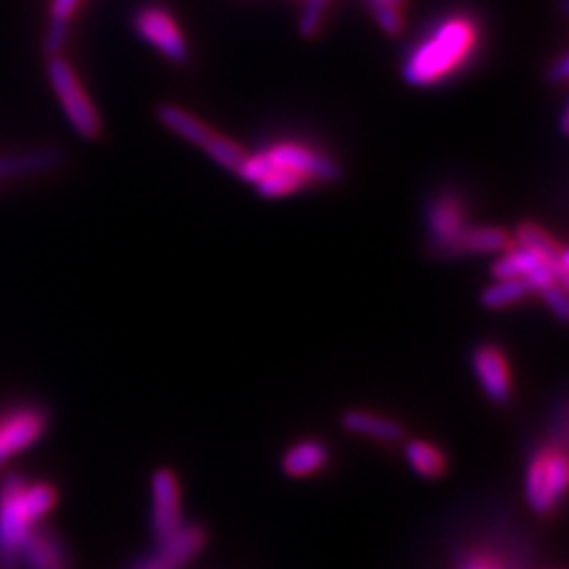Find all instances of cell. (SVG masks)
Instances as JSON below:
<instances>
[{
  "instance_id": "6da1fadb",
  "label": "cell",
  "mask_w": 569,
  "mask_h": 569,
  "mask_svg": "<svg viewBox=\"0 0 569 569\" xmlns=\"http://www.w3.org/2000/svg\"><path fill=\"white\" fill-rule=\"evenodd\" d=\"M479 44V26L470 16L453 13L437 21L407 53L401 74L411 87L427 89L467 66Z\"/></svg>"
},
{
  "instance_id": "7a4b0ae2",
  "label": "cell",
  "mask_w": 569,
  "mask_h": 569,
  "mask_svg": "<svg viewBox=\"0 0 569 569\" xmlns=\"http://www.w3.org/2000/svg\"><path fill=\"white\" fill-rule=\"evenodd\" d=\"M60 491L49 481L9 475L0 481V569H20V549L28 533L53 512Z\"/></svg>"
},
{
  "instance_id": "3957f363",
  "label": "cell",
  "mask_w": 569,
  "mask_h": 569,
  "mask_svg": "<svg viewBox=\"0 0 569 569\" xmlns=\"http://www.w3.org/2000/svg\"><path fill=\"white\" fill-rule=\"evenodd\" d=\"M47 74L74 131L84 140H98L102 136V117L84 91L72 63L61 56H51L47 61Z\"/></svg>"
},
{
  "instance_id": "277c9868",
  "label": "cell",
  "mask_w": 569,
  "mask_h": 569,
  "mask_svg": "<svg viewBox=\"0 0 569 569\" xmlns=\"http://www.w3.org/2000/svg\"><path fill=\"white\" fill-rule=\"evenodd\" d=\"M568 488V456L561 448H542L526 470V498L536 512L555 509Z\"/></svg>"
},
{
  "instance_id": "5b68a950",
  "label": "cell",
  "mask_w": 569,
  "mask_h": 569,
  "mask_svg": "<svg viewBox=\"0 0 569 569\" xmlns=\"http://www.w3.org/2000/svg\"><path fill=\"white\" fill-rule=\"evenodd\" d=\"M133 28L138 37L154 47L163 58L183 63L190 56V47L176 18L161 4H143L133 13Z\"/></svg>"
},
{
  "instance_id": "8992f818",
  "label": "cell",
  "mask_w": 569,
  "mask_h": 569,
  "mask_svg": "<svg viewBox=\"0 0 569 569\" xmlns=\"http://www.w3.org/2000/svg\"><path fill=\"white\" fill-rule=\"evenodd\" d=\"M266 161L274 167L287 169L306 182H336L342 176L340 164L323 152L298 142H279L260 150Z\"/></svg>"
},
{
  "instance_id": "52a82bcc",
  "label": "cell",
  "mask_w": 569,
  "mask_h": 569,
  "mask_svg": "<svg viewBox=\"0 0 569 569\" xmlns=\"http://www.w3.org/2000/svg\"><path fill=\"white\" fill-rule=\"evenodd\" d=\"M49 413L39 406H18L0 413V467L41 441Z\"/></svg>"
},
{
  "instance_id": "ba28073f",
  "label": "cell",
  "mask_w": 569,
  "mask_h": 569,
  "mask_svg": "<svg viewBox=\"0 0 569 569\" xmlns=\"http://www.w3.org/2000/svg\"><path fill=\"white\" fill-rule=\"evenodd\" d=\"M152 491V533L157 542H164L182 529V493L173 470L159 468L150 479Z\"/></svg>"
},
{
  "instance_id": "9c48e42d",
  "label": "cell",
  "mask_w": 569,
  "mask_h": 569,
  "mask_svg": "<svg viewBox=\"0 0 569 569\" xmlns=\"http://www.w3.org/2000/svg\"><path fill=\"white\" fill-rule=\"evenodd\" d=\"M496 279H526L533 291H542L549 284L559 283L555 268L536 251L517 244L505 249L502 256L491 266Z\"/></svg>"
},
{
  "instance_id": "30bf717a",
  "label": "cell",
  "mask_w": 569,
  "mask_h": 569,
  "mask_svg": "<svg viewBox=\"0 0 569 569\" xmlns=\"http://www.w3.org/2000/svg\"><path fill=\"white\" fill-rule=\"evenodd\" d=\"M472 371L483 392L498 406H507L512 397V373L507 355L498 346H479L472 352Z\"/></svg>"
},
{
  "instance_id": "8fae6325",
  "label": "cell",
  "mask_w": 569,
  "mask_h": 569,
  "mask_svg": "<svg viewBox=\"0 0 569 569\" xmlns=\"http://www.w3.org/2000/svg\"><path fill=\"white\" fill-rule=\"evenodd\" d=\"M207 536L199 526H182L169 540L159 542V549L138 561L131 569H182L203 550Z\"/></svg>"
},
{
  "instance_id": "7c38bea8",
  "label": "cell",
  "mask_w": 569,
  "mask_h": 569,
  "mask_svg": "<svg viewBox=\"0 0 569 569\" xmlns=\"http://www.w3.org/2000/svg\"><path fill=\"white\" fill-rule=\"evenodd\" d=\"M427 222L428 232L437 247L448 253H456L458 241L468 228L467 209L460 203V199L451 194L435 199L428 207Z\"/></svg>"
},
{
  "instance_id": "4fadbf2b",
  "label": "cell",
  "mask_w": 569,
  "mask_h": 569,
  "mask_svg": "<svg viewBox=\"0 0 569 569\" xmlns=\"http://www.w3.org/2000/svg\"><path fill=\"white\" fill-rule=\"evenodd\" d=\"M20 569H70V555L63 540L44 523L37 526L21 545Z\"/></svg>"
},
{
  "instance_id": "5bb4252c",
  "label": "cell",
  "mask_w": 569,
  "mask_h": 569,
  "mask_svg": "<svg viewBox=\"0 0 569 569\" xmlns=\"http://www.w3.org/2000/svg\"><path fill=\"white\" fill-rule=\"evenodd\" d=\"M517 244L528 247L531 251L540 253V256L555 268L559 283L568 287V249L559 243L557 239H552L545 228H540L538 224H531V222L519 226V228H517Z\"/></svg>"
},
{
  "instance_id": "9a60e30c",
  "label": "cell",
  "mask_w": 569,
  "mask_h": 569,
  "mask_svg": "<svg viewBox=\"0 0 569 569\" xmlns=\"http://www.w3.org/2000/svg\"><path fill=\"white\" fill-rule=\"evenodd\" d=\"M342 427L348 432L371 437L378 441H388V443H397V441L406 439V430L397 420H390V418L371 413V411H361V409L346 411L342 416Z\"/></svg>"
},
{
  "instance_id": "2e32d148",
  "label": "cell",
  "mask_w": 569,
  "mask_h": 569,
  "mask_svg": "<svg viewBox=\"0 0 569 569\" xmlns=\"http://www.w3.org/2000/svg\"><path fill=\"white\" fill-rule=\"evenodd\" d=\"M329 460V451L321 441L306 439L296 443L293 448L287 449L283 456V470L287 477L293 479H306L326 467Z\"/></svg>"
},
{
  "instance_id": "e0dca14e",
  "label": "cell",
  "mask_w": 569,
  "mask_h": 569,
  "mask_svg": "<svg viewBox=\"0 0 569 569\" xmlns=\"http://www.w3.org/2000/svg\"><path fill=\"white\" fill-rule=\"evenodd\" d=\"M157 117L169 131H173L176 136H180L182 140L194 143V146H203L204 140L211 133V129L199 117L190 114L188 110H183L180 106H173V103H161L157 108Z\"/></svg>"
},
{
  "instance_id": "ac0fdd59",
  "label": "cell",
  "mask_w": 569,
  "mask_h": 569,
  "mask_svg": "<svg viewBox=\"0 0 569 569\" xmlns=\"http://www.w3.org/2000/svg\"><path fill=\"white\" fill-rule=\"evenodd\" d=\"M82 0H51L49 4V28L44 37L47 56H61L63 44L68 41V30L72 18L77 16Z\"/></svg>"
},
{
  "instance_id": "d6986e66",
  "label": "cell",
  "mask_w": 569,
  "mask_h": 569,
  "mask_svg": "<svg viewBox=\"0 0 569 569\" xmlns=\"http://www.w3.org/2000/svg\"><path fill=\"white\" fill-rule=\"evenodd\" d=\"M509 244L510 237L502 228L468 226L458 241L456 253H502Z\"/></svg>"
},
{
  "instance_id": "ffe728a7",
  "label": "cell",
  "mask_w": 569,
  "mask_h": 569,
  "mask_svg": "<svg viewBox=\"0 0 569 569\" xmlns=\"http://www.w3.org/2000/svg\"><path fill=\"white\" fill-rule=\"evenodd\" d=\"M406 458L413 472L425 479H439L448 470L446 453L428 441H407Z\"/></svg>"
},
{
  "instance_id": "44dd1931",
  "label": "cell",
  "mask_w": 569,
  "mask_h": 569,
  "mask_svg": "<svg viewBox=\"0 0 569 569\" xmlns=\"http://www.w3.org/2000/svg\"><path fill=\"white\" fill-rule=\"evenodd\" d=\"M531 293L533 289L526 279H496V283L483 289L481 305L489 310H500L526 300Z\"/></svg>"
},
{
  "instance_id": "7402d4cb",
  "label": "cell",
  "mask_w": 569,
  "mask_h": 569,
  "mask_svg": "<svg viewBox=\"0 0 569 569\" xmlns=\"http://www.w3.org/2000/svg\"><path fill=\"white\" fill-rule=\"evenodd\" d=\"M201 148H204V152L209 154L211 161H216L228 171H239L244 157H247V152L239 143L232 142L230 138H226L222 133H216V131L209 133V138L204 140Z\"/></svg>"
},
{
  "instance_id": "603a6c76",
  "label": "cell",
  "mask_w": 569,
  "mask_h": 569,
  "mask_svg": "<svg viewBox=\"0 0 569 569\" xmlns=\"http://www.w3.org/2000/svg\"><path fill=\"white\" fill-rule=\"evenodd\" d=\"M58 157H60L58 152H51V150H41V152H30V154H23V157L0 159V178L49 169L51 164L58 161Z\"/></svg>"
},
{
  "instance_id": "cb8c5ba5",
  "label": "cell",
  "mask_w": 569,
  "mask_h": 569,
  "mask_svg": "<svg viewBox=\"0 0 569 569\" xmlns=\"http://www.w3.org/2000/svg\"><path fill=\"white\" fill-rule=\"evenodd\" d=\"M327 0H305L302 13H300V34L305 39H315L326 21Z\"/></svg>"
},
{
  "instance_id": "d4e9b609",
  "label": "cell",
  "mask_w": 569,
  "mask_h": 569,
  "mask_svg": "<svg viewBox=\"0 0 569 569\" xmlns=\"http://www.w3.org/2000/svg\"><path fill=\"white\" fill-rule=\"evenodd\" d=\"M545 302L550 308V312L559 319V321H568L569 317V300L566 293V284L552 283L540 291Z\"/></svg>"
},
{
  "instance_id": "484cf974",
  "label": "cell",
  "mask_w": 569,
  "mask_h": 569,
  "mask_svg": "<svg viewBox=\"0 0 569 569\" xmlns=\"http://www.w3.org/2000/svg\"><path fill=\"white\" fill-rule=\"evenodd\" d=\"M569 77V58L563 53L559 60L555 61L549 68V81L566 82Z\"/></svg>"
},
{
  "instance_id": "4316f807",
  "label": "cell",
  "mask_w": 569,
  "mask_h": 569,
  "mask_svg": "<svg viewBox=\"0 0 569 569\" xmlns=\"http://www.w3.org/2000/svg\"><path fill=\"white\" fill-rule=\"evenodd\" d=\"M407 0H367V7H395V9H401L406 7Z\"/></svg>"
},
{
  "instance_id": "83f0119b",
  "label": "cell",
  "mask_w": 569,
  "mask_h": 569,
  "mask_svg": "<svg viewBox=\"0 0 569 569\" xmlns=\"http://www.w3.org/2000/svg\"><path fill=\"white\" fill-rule=\"evenodd\" d=\"M462 569H496L491 566V561H486V559H475V561H468L462 566Z\"/></svg>"
},
{
  "instance_id": "f1b7e54d",
  "label": "cell",
  "mask_w": 569,
  "mask_h": 569,
  "mask_svg": "<svg viewBox=\"0 0 569 569\" xmlns=\"http://www.w3.org/2000/svg\"><path fill=\"white\" fill-rule=\"evenodd\" d=\"M569 108L568 106H566V108H563V117H561V127H563V133H568L569 131Z\"/></svg>"
}]
</instances>
